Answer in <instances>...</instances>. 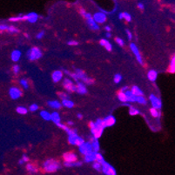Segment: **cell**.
I'll list each match as a JSON object with an SVG mask.
<instances>
[{
  "label": "cell",
  "mask_w": 175,
  "mask_h": 175,
  "mask_svg": "<svg viewBox=\"0 0 175 175\" xmlns=\"http://www.w3.org/2000/svg\"><path fill=\"white\" fill-rule=\"evenodd\" d=\"M137 6H138L139 9L141 10H144V8H145L144 4H142V3H139V4H138V5H137Z\"/></svg>",
  "instance_id": "obj_53"
},
{
  "label": "cell",
  "mask_w": 175,
  "mask_h": 175,
  "mask_svg": "<svg viewBox=\"0 0 175 175\" xmlns=\"http://www.w3.org/2000/svg\"><path fill=\"white\" fill-rule=\"evenodd\" d=\"M20 85H22V87L24 88V89H28L29 88V84H28V81H27L26 79H23L20 80Z\"/></svg>",
  "instance_id": "obj_40"
},
{
  "label": "cell",
  "mask_w": 175,
  "mask_h": 175,
  "mask_svg": "<svg viewBox=\"0 0 175 175\" xmlns=\"http://www.w3.org/2000/svg\"><path fill=\"white\" fill-rule=\"evenodd\" d=\"M38 109H39V105L37 104H32L30 105V107H29L30 111H38Z\"/></svg>",
  "instance_id": "obj_44"
},
{
  "label": "cell",
  "mask_w": 175,
  "mask_h": 175,
  "mask_svg": "<svg viewBox=\"0 0 175 175\" xmlns=\"http://www.w3.org/2000/svg\"><path fill=\"white\" fill-rule=\"evenodd\" d=\"M44 170L46 172H55L60 169V163L56 159H47L44 162Z\"/></svg>",
  "instance_id": "obj_3"
},
{
  "label": "cell",
  "mask_w": 175,
  "mask_h": 175,
  "mask_svg": "<svg viewBox=\"0 0 175 175\" xmlns=\"http://www.w3.org/2000/svg\"><path fill=\"white\" fill-rule=\"evenodd\" d=\"M7 31H8V32H10V33H18L19 31H18L17 28H15L14 26H9Z\"/></svg>",
  "instance_id": "obj_43"
},
{
  "label": "cell",
  "mask_w": 175,
  "mask_h": 175,
  "mask_svg": "<svg viewBox=\"0 0 175 175\" xmlns=\"http://www.w3.org/2000/svg\"><path fill=\"white\" fill-rule=\"evenodd\" d=\"M57 126H58V127L59 128H61V129H63V130H65V132H67V131H68L69 129H70V127H69L68 126H66V125H64V124H62V123H58V124H56Z\"/></svg>",
  "instance_id": "obj_42"
},
{
  "label": "cell",
  "mask_w": 175,
  "mask_h": 175,
  "mask_svg": "<svg viewBox=\"0 0 175 175\" xmlns=\"http://www.w3.org/2000/svg\"><path fill=\"white\" fill-rule=\"evenodd\" d=\"M20 71V66L18 65H13V67H12V71H13V73H15V74H18V72H19Z\"/></svg>",
  "instance_id": "obj_45"
},
{
  "label": "cell",
  "mask_w": 175,
  "mask_h": 175,
  "mask_svg": "<svg viewBox=\"0 0 175 175\" xmlns=\"http://www.w3.org/2000/svg\"><path fill=\"white\" fill-rule=\"evenodd\" d=\"M39 115L44 120H46V121H49V120H51V113L49 112V111L43 110V111H40Z\"/></svg>",
  "instance_id": "obj_29"
},
{
  "label": "cell",
  "mask_w": 175,
  "mask_h": 175,
  "mask_svg": "<svg viewBox=\"0 0 175 175\" xmlns=\"http://www.w3.org/2000/svg\"><path fill=\"white\" fill-rule=\"evenodd\" d=\"M76 92H77L79 94H81V95L85 94L86 92H87L86 86H85V84L83 83V82L78 81V84H77V85H76Z\"/></svg>",
  "instance_id": "obj_13"
},
{
  "label": "cell",
  "mask_w": 175,
  "mask_h": 175,
  "mask_svg": "<svg viewBox=\"0 0 175 175\" xmlns=\"http://www.w3.org/2000/svg\"><path fill=\"white\" fill-rule=\"evenodd\" d=\"M115 41L119 46H123L124 45H125V43H124V40L122 39H120V38H116Z\"/></svg>",
  "instance_id": "obj_46"
},
{
  "label": "cell",
  "mask_w": 175,
  "mask_h": 175,
  "mask_svg": "<svg viewBox=\"0 0 175 175\" xmlns=\"http://www.w3.org/2000/svg\"><path fill=\"white\" fill-rule=\"evenodd\" d=\"M118 98H119V100L121 101L122 103L127 102V98H126L125 92H122V91L119 92V93H118Z\"/></svg>",
  "instance_id": "obj_32"
},
{
  "label": "cell",
  "mask_w": 175,
  "mask_h": 175,
  "mask_svg": "<svg viewBox=\"0 0 175 175\" xmlns=\"http://www.w3.org/2000/svg\"><path fill=\"white\" fill-rule=\"evenodd\" d=\"M51 120H52L55 124H58L61 122V118L59 113L57 112V111H53V112L51 113Z\"/></svg>",
  "instance_id": "obj_24"
},
{
  "label": "cell",
  "mask_w": 175,
  "mask_h": 175,
  "mask_svg": "<svg viewBox=\"0 0 175 175\" xmlns=\"http://www.w3.org/2000/svg\"><path fill=\"white\" fill-rule=\"evenodd\" d=\"M101 172L105 175H116L117 173L115 168L105 160L101 163Z\"/></svg>",
  "instance_id": "obj_5"
},
{
  "label": "cell",
  "mask_w": 175,
  "mask_h": 175,
  "mask_svg": "<svg viewBox=\"0 0 175 175\" xmlns=\"http://www.w3.org/2000/svg\"><path fill=\"white\" fill-rule=\"evenodd\" d=\"M126 35H127V38H128V39L131 40L132 39V32L129 31V30H126Z\"/></svg>",
  "instance_id": "obj_52"
},
{
  "label": "cell",
  "mask_w": 175,
  "mask_h": 175,
  "mask_svg": "<svg viewBox=\"0 0 175 175\" xmlns=\"http://www.w3.org/2000/svg\"><path fill=\"white\" fill-rule=\"evenodd\" d=\"M24 163V160H23L22 159H21L19 161H18V164H19V165H23Z\"/></svg>",
  "instance_id": "obj_60"
},
{
  "label": "cell",
  "mask_w": 175,
  "mask_h": 175,
  "mask_svg": "<svg viewBox=\"0 0 175 175\" xmlns=\"http://www.w3.org/2000/svg\"><path fill=\"white\" fill-rule=\"evenodd\" d=\"M85 142V140H84L83 138H81V137H79L78 138L77 141H76V145H78V146H79L81 144H83V143Z\"/></svg>",
  "instance_id": "obj_49"
},
{
  "label": "cell",
  "mask_w": 175,
  "mask_h": 175,
  "mask_svg": "<svg viewBox=\"0 0 175 175\" xmlns=\"http://www.w3.org/2000/svg\"><path fill=\"white\" fill-rule=\"evenodd\" d=\"M136 102L140 105H146L147 101H146V98L144 97V95H140V96H136Z\"/></svg>",
  "instance_id": "obj_33"
},
{
  "label": "cell",
  "mask_w": 175,
  "mask_h": 175,
  "mask_svg": "<svg viewBox=\"0 0 175 175\" xmlns=\"http://www.w3.org/2000/svg\"><path fill=\"white\" fill-rule=\"evenodd\" d=\"M38 18H39V15H38L36 12H30V13L27 14V20L29 23H31V24H34L38 21Z\"/></svg>",
  "instance_id": "obj_19"
},
{
  "label": "cell",
  "mask_w": 175,
  "mask_h": 175,
  "mask_svg": "<svg viewBox=\"0 0 175 175\" xmlns=\"http://www.w3.org/2000/svg\"><path fill=\"white\" fill-rule=\"evenodd\" d=\"M58 97L61 98V99H64V98H68V95L65 92H58Z\"/></svg>",
  "instance_id": "obj_51"
},
{
  "label": "cell",
  "mask_w": 175,
  "mask_h": 175,
  "mask_svg": "<svg viewBox=\"0 0 175 175\" xmlns=\"http://www.w3.org/2000/svg\"><path fill=\"white\" fill-rule=\"evenodd\" d=\"M26 56L29 60L34 61V60L41 58L42 56H43V52H41V50H40L39 48L31 47V49L28 50V52H27V53H26Z\"/></svg>",
  "instance_id": "obj_4"
},
{
  "label": "cell",
  "mask_w": 175,
  "mask_h": 175,
  "mask_svg": "<svg viewBox=\"0 0 175 175\" xmlns=\"http://www.w3.org/2000/svg\"><path fill=\"white\" fill-rule=\"evenodd\" d=\"M64 85L65 90L69 92H76V85L73 84L72 80L69 79H64Z\"/></svg>",
  "instance_id": "obj_10"
},
{
  "label": "cell",
  "mask_w": 175,
  "mask_h": 175,
  "mask_svg": "<svg viewBox=\"0 0 175 175\" xmlns=\"http://www.w3.org/2000/svg\"><path fill=\"white\" fill-rule=\"evenodd\" d=\"M121 80H122V76L119 74V73L115 74L114 77H113V81H114L115 84H119V82H121Z\"/></svg>",
  "instance_id": "obj_41"
},
{
  "label": "cell",
  "mask_w": 175,
  "mask_h": 175,
  "mask_svg": "<svg viewBox=\"0 0 175 175\" xmlns=\"http://www.w3.org/2000/svg\"><path fill=\"white\" fill-rule=\"evenodd\" d=\"M45 31H39V33H38L37 34V36H36V37H37V39H42L44 38V36H45Z\"/></svg>",
  "instance_id": "obj_50"
},
{
  "label": "cell",
  "mask_w": 175,
  "mask_h": 175,
  "mask_svg": "<svg viewBox=\"0 0 175 175\" xmlns=\"http://www.w3.org/2000/svg\"><path fill=\"white\" fill-rule=\"evenodd\" d=\"M104 158H103V156H102V154H101V153H98V152H96V160L95 161H97V162H98V163H102L103 161H104Z\"/></svg>",
  "instance_id": "obj_38"
},
{
  "label": "cell",
  "mask_w": 175,
  "mask_h": 175,
  "mask_svg": "<svg viewBox=\"0 0 175 175\" xmlns=\"http://www.w3.org/2000/svg\"><path fill=\"white\" fill-rule=\"evenodd\" d=\"M26 170L28 171L30 173H32V174L33 173H37V172H39V170H38V167L35 165H33V164H27Z\"/></svg>",
  "instance_id": "obj_28"
},
{
  "label": "cell",
  "mask_w": 175,
  "mask_h": 175,
  "mask_svg": "<svg viewBox=\"0 0 175 175\" xmlns=\"http://www.w3.org/2000/svg\"><path fill=\"white\" fill-rule=\"evenodd\" d=\"M91 145H92V150L93 152H98L100 149V146H99V143H98V139L94 138L93 136L91 138Z\"/></svg>",
  "instance_id": "obj_17"
},
{
  "label": "cell",
  "mask_w": 175,
  "mask_h": 175,
  "mask_svg": "<svg viewBox=\"0 0 175 175\" xmlns=\"http://www.w3.org/2000/svg\"><path fill=\"white\" fill-rule=\"evenodd\" d=\"M22 159L24 160V163H26V162H28V161H29V158H28V156H27V155H23Z\"/></svg>",
  "instance_id": "obj_54"
},
{
  "label": "cell",
  "mask_w": 175,
  "mask_h": 175,
  "mask_svg": "<svg viewBox=\"0 0 175 175\" xmlns=\"http://www.w3.org/2000/svg\"><path fill=\"white\" fill-rule=\"evenodd\" d=\"M67 125H68V126H72L73 122L72 121H68V122H67Z\"/></svg>",
  "instance_id": "obj_61"
},
{
  "label": "cell",
  "mask_w": 175,
  "mask_h": 175,
  "mask_svg": "<svg viewBox=\"0 0 175 175\" xmlns=\"http://www.w3.org/2000/svg\"><path fill=\"white\" fill-rule=\"evenodd\" d=\"M8 28H9V25L8 24H0V31H7Z\"/></svg>",
  "instance_id": "obj_48"
},
{
  "label": "cell",
  "mask_w": 175,
  "mask_h": 175,
  "mask_svg": "<svg viewBox=\"0 0 175 175\" xmlns=\"http://www.w3.org/2000/svg\"><path fill=\"white\" fill-rule=\"evenodd\" d=\"M61 105L63 106L66 107V108H72L74 106V102L71 101V99H69V98H64V99H62Z\"/></svg>",
  "instance_id": "obj_23"
},
{
  "label": "cell",
  "mask_w": 175,
  "mask_h": 175,
  "mask_svg": "<svg viewBox=\"0 0 175 175\" xmlns=\"http://www.w3.org/2000/svg\"><path fill=\"white\" fill-rule=\"evenodd\" d=\"M78 119H83V115H82L81 113H79V114H78Z\"/></svg>",
  "instance_id": "obj_58"
},
{
  "label": "cell",
  "mask_w": 175,
  "mask_h": 175,
  "mask_svg": "<svg viewBox=\"0 0 175 175\" xmlns=\"http://www.w3.org/2000/svg\"><path fill=\"white\" fill-rule=\"evenodd\" d=\"M157 77H158V72L155 70H150L148 71V73H147V78L152 82H154L157 79Z\"/></svg>",
  "instance_id": "obj_25"
},
{
  "label": "cell",
  "mask_w": 175,
  "mask_h": 175,
  "mask_svg": "<svg viewBox=\"0 0 175 175\" xmlns=\"http://www.w3.org/2000/svg\"><path fill=\"white\" fill-rule=\"evenodd\" d=\"M105 30L106 31H111V26H109V25H106V26L105 27Z\"/></svg>",
  "instance_id": "obj_55"
},
{
  "label": "cell",
  "mask_w": 175,
  "mask_h": 175,
  "mask_svg": "<svg viewBox=\"0 0 175 175\" xmlns=\"http://www.w3.org/2000/svg\"><path fill=\"white\" fill-rule=\"evenodd\" d=\"M91 132H92V136L96 139H98L102 136L103 132L105 130V126L103 123V119H98L95 122L91 121L89 124Z\"/></svg>",
  "instance_id": "obj_1"
},
{
  "label": "cell",
  "mask_w": 175,
  "mask_h": 175,
  "mask_svg": "<svg viewBox=\"0 0 175 175\" xmlns=\"http://www.w3.org/2000/svg\"><path fill=\"white\" fill-rule=\"evenodd\" d=\"M92 18H93L94 21H95L98 24H104L107 19L106 14L104 13L103 11H98V12H96V13H94L93 16H92Z\"/></svg>",
  "instance_id": "obj_6"
},
{
  "label": "cell",
  "mask_w": 175,
  "mask_h": 175,
  "mask_svg": "<svg viewBox=\"0 0 175 175\" xmlns=\"http://www.w3.org/2000/svg\"><path fill=\"white\" fill-rule=\"evenodd\" d=\"M168 71H169L170 73H172V74H173L175 72V57H174V55H172L171 57L169 67H168Z\"/></svg>",
  "instance_id": "obj_26"
},
{
  "label": "cell",
  "mask_w": 175,
  "mask_h": 175,
  "mask_svg": "<svg viewBox=\"0 0 175 175\" xmlns=\"http://www.w3.org/2000/svg\"><path fill=\"white\" fill-rule=\"evenodd\" d=\"M105 37L107 38V39H110L111 37V31H107L106 34H105Z\"/></svg>",
  "instance_id": "obj_56"
},
{
  "label": "cell",
  "mask_w": 175,
  "mask_h": 175,
  "mask_svg": "<svg viewBox=\"0 0 175 175\" xmlns=\"http://www.w3.org/2000/svg\"><path fill=\"white\" fill-rule=\"evenodd\" d=\"M79 153H81V154L83 155H85L87 154V153H91V152H92V145H91V142L90 141H87V142H84L83 144H81L79 146Z\"/></svg>",
  "instance_id": "obj_8"
},
{
  "label": "cell",
  "mask_w": 175,
  "mask_h": 175,
  "mask_svg": "<svg viewBox=\"0 0 175 175\" xmlns=\"http://www.w3.org/2000/svg\"><path fill=\"white\" fill-rule=\"evenodd\" d=\"M84 156H85L84 160H85V162H86V163H92V162H94L96 160V152L92 151Z\"/></svg>",
  "instance_id": "obj_16"
},
{
  "label": "cell",
  "mask_w": 175,
  "mask_h": 175,
  "mask_svg": "<svg viewBox=\"0 0 175 175\" xmlns=\"http://www.w3.org/2000/svg\"><path fill=\"white\" fill-rule=\"evenodd\" d=\"M131 91L132 92V93L134 94L135 96H140V95H144V92H143L142 90L140 89V87H138V86L136 85H133L132 87V89Z\"/></svg>",
  "instance_id": "obj_30"
},
{
  "label": "cell",
  "mask_w": 175,
  "mask_h": 175,
  "mask_svg": "<svg viewBox=\"0 0 175 175\" xmlns=\"http://www.w3.org/2000/svg\"><path fill=\"white\" fill-rule=\"evenodd\" d=\"M126 95V98H127V102L128 103H133V102H136V96L134 95L133 93H132V92L131 90H126L125 92Z\"/></svg>",
  "instance_id": "obj_21"
},
{
  "label": "cell",
  "mask_w": 175,
  "mask_h": 175,
  "mask_svg": "<svg viewBox=\"0 0 175 175\" xmlns=\"http://www.w3.org/2000/svg\"><path fill=\"white\" fill-rule=\"evenodd\" d=\"M126 90H128V87H127V86H124L123 88H121V90H120V91H122V92H126Z\"/></svg>",
  "instance_id": "obj_57"
},
{
  "label": "cell",
  "mask_w": 175,
  "mask_h": 175,
  "mask_svg": "<svg viewBox=\"0 0 175 175\" xmlns=\"http://www.w3.org/2000/svg\"><path fill=\"white\" fill-rule=\"evenodd\" d=\"M123 14V19H125L126 22H131L132 21V16L128 12H122Z\"/></svg>",
  "instance_id": "obj_39"
},
{
  "label": "cell",
  "mask_w": 175,
  "mask_h": 175,
  "mask_svg": "<svg viewBox=\"0 0 175 175\" xmlns=\"http://www.w3.org/2000/svg\"><path fill=\"white\" fill-rule=\"evenodd\" d=\"M67 45L71 46H76V45H79V42L76 41V40H70V41L67 42Z\"/></svg>",
  "instance_id": "obj_47"
},
{
  "label": "cell",
  "mask_w": 175,
  "mask_h": 175,
  "mask_svg": "<svg viewBox=\"0 0 175 175\" xmlns=\"http://www.w3.org/2000/svg\"><path fill=\"white\" fill-rule=\"evenodd\" d=\"M129 114L131 116H136V115H139L140 114V111L138 110L137 108L133 106H129Z\"/></svg>",
  "instance_id": "obj_35"
},
{
  "label": "cell",
  "mask_w": 175,
  "mask_h": 175,
  "mask_svg": "<svg viewBox=\"0 0 175 175\" xmlns=\"http://www.w3.org/2000/svg\"><path fill=\"white\" fill-rule=\"evenodd\" d=\"M27 20V15H19L17 17H12L9 18V21L10 22H18V21H24Z\"/></svg>",
  "instance_id": "obj_27"
},
{
  "label": "cell",
  "mask_w": 175,
  "mask_h": 175,
  "mask_svg": "<svg viewBox=\"0 0 175 175\" xmlns=\"http://www.w3.org/2000/svg\"><path fill=\"white\" fill-rule=\"evenodd\" d=\"M9 95L12 99H18L23 95V92L18 87L16 86H12L9 90Z\"/></svg>",
  "instance_id": "obj_7"
},
{
  "label": "cell",
  "mask_w": 175,
  "mask_h": 175,
  "mask_svg": "<svg viewBox=\"0 0 175 175\" xmlns=\"http://www.w3.org/2000/svg\"><path fill=\"white\" fill-rule=\"evenodd\" d=\"M16 111L21 115H25L27 112H28V110H27V108H25L24 106H18L16 108Z\"/></svg>",
  "instance_id": "obj_34"
},
{
  "label": "cell",
  "mask_w": 175,
  "mask_h": 175,
  "mask_svg": "<svg viewBox=\"0 0 175 175\" xmlns=\"http://www.w3.org/2000/svg\"><path fill=\"white\" fill-rule=\"evenodd\" d=\"M92 167H93V169L97 171V172H101V164L98 163V162L97 161H94L92 162Z\"/></svg>",
  "instance_id": "obj_37"
},
{
  "label": "cell",
  "mask_w": 175,
  "mask_h": 175,
  "mask_svg": "<svg viewBox=\"0 0 175 175\" xmlns=\"http://www.w3.org/2000/svg\"><path fill=\"white\" fill-rule=\"evenodd\" d=\"M103 123H104L105 127H110V126H112L115 125L116 119L114 116L109 115V116H107L106 118L103 119Z\"/></svg>",
  "instance_id": "obj_12"
},
{
  "label": "cell",
  "mask_w": 175,
  "mask_h": 175,
  "mask_svg": "<svg viewBox=\"0 0 175 175\" xmlns=\"http://www.w3.org/2000/svg\"><path fill=\"white\" fill-rule=\"evenodd\" d=\"M149 100L151 101V104L153 107L158 109V110H160V109H161V107H162L161 99L158 98L157 96H155L154 94H151V95L149 96Z\"/></svg>",
  "instance_id": "obj_9"
},
{
  "label": "cell",
  "mask_w": 175,
  "mask_h": 175,
  "mask_svg": "<svg viewBox=\"0 0 175 175\" xmlns=\"http://www.w3.org/2000/svg\"><path fill=\"white\" fill-rule=\"evenodd\" d=\"M63 74H64V73H63L61 71H58H58H54L53 72H52V81H53L54 83H58L60 80H62Z\"/></svg>",
  "instance_id": "obj_15"
},
{
  "label": "cell",
  "mask_w": 175,
  "mask_h": 175,
  "mask_svg": "<svg viewBox=\"0 0 175 175\" xmlns=\"http://www.w3.org/2000/svg\"><path fill=\"white\" fill-rule=\"evenodd\" d=\"M150 113L153 118H157V117H159L160 116V112L159 111V110L154 108V107H152V108L150 109Z\"/></svg>",
  "instance_id": "obj_36"
},
{
  "label": "cell",
  "mask_w": 175,
  "mask_h": 175,
  "mask_svg": "<svg viewBox=\"0 0 175 175\" xmlns=\"http://www.w3.org/2000/svg\"><path fill=\"white\" fill-rule=\"evenodd\" d=\"M119 18L120 20L123 19V14H122V12H121V13H119Z\"/></svg>",
  "instance_id": "obj_59"
},
{
  "label": "cell",
  "mask_w": 175,
  "mask_h": 175,
  "mask_svg": "<svg viewBox=\"0 0 175 175\" xmlns=\"http://www.w3.org/2000/svg\"><path fill=\"white\" fill-rule=\"evenodd\" d=\"M47 105L52 109H60L61 106H62L61 103L58 100H49L47 102Z\"/></svg>",
  "instance_id": "obj_22"
},
{
  "label": "cell",
  "mask_w": 175,
  "mask_h": 175,
  "mask_svg": "<svg viewBox=\"0 0 175 175\" xmlns=\"http://www.w3.org/2000/svg\"><path fill=\"white\" fill-rule=\"evenodd\" d=\"M24 37L26 38V39H29V35H28V34H26V33L24 34Z\"/></svg>",
  "instance_id": "obj_62"
},
{
  "label": "cell",
  "mask_w": 175,
  "mask_h": 175,
  "mask_svg": "<svg viewBox=\"0 0 175 175\" xmlns=\"http://www.w3.org/2000/svg\"><path fill=\"white\" fill-rule=\"evenodd\" d=\"M99 44H100V45H102L103 47H104L106 51H108V52H111V51L112 50V45H111V44L107 39H101L99 41Z\"/></svg>",
  "instance_id": "obj_20"
},
{
  "label": "cell",
  "mask_w": 175,
  "mask_h": 175,
  "mask_svg": "<svg viewBox=\"0 0 175 175\" xmlns=\"http://www.w3.org/2000/svg\"><path fill=\"white\" fill-rule=\"evenodd\" d=\"M65 166H66V167H75V166H82V162H77V161H74V162H65L64 163Z\"/></svg>",
  "instance_id": "obj_31"
},
{
  "label": "cell",
  "mask_w": 175,
  "mask_h": 175,
  "mask_svg": "<svg viewBox=\"0 0 175 175\" xmlns=\"http://www.w3.org/2000/svg\"><path fill=\"white\" fill-rule=\"evenodd\" d=\"M63 158H64V160L65 162H74V161H77V159H78L77 155L73 153H64Z\"/></svg>",
  "instance_id": "obj_14"
},
{
  "label": "cell",
  "mask_w": 175,
  "mask_h": 175,
  "mask_svg": "<svg viewBox=\"0 0 175 175\" xmlns=\"http://www.w3.org/2000/svg\"><path fill=\"white\" fill-rule=\"evenodd\" d=\"M21 55H22V53H21V52L19 50H14V51H12V52L10 53V58H11V60L13 61V62H18V61L20 59Z\"/></svg>",
  "instance_id": "obj_18"
},
{
  "label": "cell",
  "mask_w": 175,
  "mask_h": 175,
  "mask_svg": "<svg viewBox=\"0 0 175 175\" xmlns=\"http://www.w3.org/2000/svg\"><path fill=\"white\" fill-rule=\"evenodd\" d=\"M130 48L131 50H132V52H133V54L135 55L137 60H138V62L140 63V64H143V59H142V57H141V54L140 52V50H139V48L137 47V45L135 44L132 43L130 45Z\"/></svg>",
  "instance_id": "obj_11"
},
{
  "label": "cell",
  "mask_w": 175,
  "mask_h": 175,
  "mask_svg": "<svg viewBox=\"0 0 175 175\" xmlns=\"http://www.w3.org/2000/svg\"><path fill=\"white\" fill-rule=\"evenodd\" d=\"M79 13L81 14V16L83 17L85 19V21L87 22V24L89 26V28L92 31H98L99 30V25H98L97 23L94 21L92 16L91 15L89 12H86V10L84 9H80Z\"/></svg>",
  "instance_id": "obj_2"
}]
</instances>
